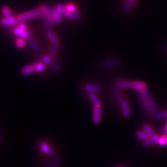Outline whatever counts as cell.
I'll return each mask as SVG.
<instances>
[{
    "mask_svg": "<svg viewBox=\"0 0 167 167\" xmlns=\"http://www.w3.org/2000/svg\"><path fill=\"white\" fill-rule=\"evenodd\" d=\"M89 97L93 104H94V106H101V105H102L101 101L100 100L99 98L97 97V95L95 94V93H89Z\"/></svg>",
    "mask_w": 167,
    "mask_h": 167,
    "instance_id": "ac0fdd59",
    "label": "cell"
},
{
    "mask_svg": "<svg viewBox=\"0 0 167 167\" xmlns=\"http://www.w3.org/2000/svg\"><path fill=\"white\" fill-rule=\"evenodd\" d=\"M153 144H154V142L152 141V139L150 138H149L148 139L145 140V141H144L143 142H142V145H143L144 147H149V146L152 145Z\"/></svg>",
    "mask_w": 167,
    "mask_h": 167,
    "instance_id": "e575fe53",
    "label": "cell"
},
{
    "mask_svg": "<svg viewBox=\"0 0 167 167\" xmlns=\"http://www.w3.org/2000/svg\"><path fill=\"white\" fill-rule=\"evenodd\" d=\"M154 117L157 120H161L167 118V110L162 111H157L154 114Z\"/></svg>",
    "mask_w": 167,
    "mask_h": 167,
    "instance_id": "603a6c76",
    "label": "cell"
},
{
    "mask_svg": "<svg viewBox=\"0 0 167 167\" xmlns=\"http://www.w3.org/2000/svg\"><path fill=\"white\" fill-rule=\"evenodd\" d=\"M16 44L18 48H23L24 47H25V44H26L25 40H24V39L21 38H19L16 40Z\"/></svg>",
    "mask_w": 167,
    "mask_h": 167,
    "instance_id": "1f68e13d",
    "label": "cell"
},
{
    "mask_svg": "<svg viewBox=\"0 0 167 167\" xmlns=\"http://www.w3.org/2000/svg\"><path fill=\"white\" fill-rule=\"evenodd\" d=\"M43 16L44 14L42 9L40 6H39L36 9H33V10L21 13L17 16V18L19 22H23L24 21L31 20V19L42 17Z\"/></svg>",
    "mask_w": 167,
    "mask_h": 167,
    "instance_id": "7a4b0ae2",
    "label": "cell"
},
{
    "mask_svg": "<svg viewBox=\"0 0 167 167\" xmlns=\"http://www.w3.org/2000/svg\"><path fill=\"white\" fill-rule=\"evenodd\" d=\"M34 71L38 72H43L45 70V65L43 63H37L33 65Z\"/></svg>",
    "mask_w": 167,
    "mask_h": 167,
    "instance_id": "44dd1931",
    "label": "cell"
},
{
    "mask_svg": "<svg viewBox=\"0 0 167 167\" xmlns=\"http://www.w3.org/2000/svg\"><path fill=\"white\" fill-rule=\"evenodd\" d=\"M26 31H27V26L24 22H20L17 27L14 29L13 33L14 35L20 37L22 33Z\"/></svg>",
    "mask_w": 167,
    "mask_h": 167,
    "instance_id": "9c48e42d",
    "label": "cell"
},
{
    "mask_svg": "<svg viewBox=\"0 0 167 167\" xmlns=\"http://www.w3.org/2000/svg\"><path fill=\"white\" fill-rule=\"evenodd\" d=\"M46 35L47 37L49 38V40L53 44H56L58 43V38L56 35L50 30H47Z\"/></svg>",
    "mask_w": 167,
    "mask_h": 167,
    "instance_id": "ffe728a7",
    "label": "cell"
},
{
    "mask_svg": "<svg viewBox=\"0 0 167 167\" xmlns=\"http://www.w3.org/2000/svg\"><path fill=\"white\" fill-rule=\"evenodd\" d=\"M40 7L43 12L44 15H45L47 17H48V19H50L51 21L53 14V9H52L47 4H43L40 6Z\"/></svg>",
    "mask_w": 167,
    "mask_h": 167,
    "instance_id": "ba28073f",
    "label": "cell"
},
{
    "mask_svg": "<svg viewBox=\"0 0 167 167\" xmlns=\"http://www.w3.org/2000/svg\"><path fill=\"white\" fill-rule=\"evenodd\" d=\"M138 97L142 109L144 110L145 113L154 116L158 111L159 108L149 90L145 89L139 92Z\"/></svg>",
    "mask_w": 167,
    "mask_h": 167,
    "instance_id": "6da1fadb",
    "label": "cell"
},
{
    "mask_svg": "<svg viewBox=\"0 0 167 167\" xmlns=\"http://www.w3.org/2000/svg\"><path fill=\"white\" fill-rule=\"evenodd\" d=\"M150 139H152V141L154 142V143H158V142L160 139V137L158 136V135H157V134H154L152 136H151L150 137Z\"/></svg>",
    "mask_w": 167,
    "mask_h": 167,
    "instance_id": "8d00e7d4",
    "label": "cell"
},
{
    "mask_svg": "<svg viewBox=\"0 0 167 167\" xmlns=\"http://www.w3.org/2000/svg\"><path fill=\"white\" fill-rule=\"evenodd\" d=\"M51 69L53 72H59L61 70V64L58 61L53 63L51 66Z\"/></svg>",
    "mask_w": 167,
    "mask_h": 167,
    "instance_id": "f1b7e54d",
    "label": "cell"
},
{
    "mask_svg": "<svg viewBox=\"0 0 167 167\" xmlns=\"http://www.w3.org/2000/svg\"><path fill=\"white\" fill-rule=\"evenodd\" d=\"M29 44H30V46L32 48V50L35 52V53H39L40 51V48H39V46L38 45L37 42L35 40L33 37H31L29 38Z\"/></svg>",
    "mask_w": 167,
    "mask_h": 167,
    "instance_id": "2e32d148",
    "label": "cell"
},
{
    "mask_svg": "<svg viewBox=\"0 0 167 167\" xmlns=\"http://www.w3.org/2000/svg\"><path fill=\"white\" fill-rule=\"evenodd\" d=\"M2 141H3V137H2V135H1V133H0V144L1 143Z\"/></svg>",
    "mask_w": 167,
    "mask_h": 167,
    "instance_id": "74e56055",
    "label": "cell"
},
{
    "mask_svg": "<svg viewBox=\"0 0 167 167\" xmlns=\"http://www.w3.org/2000/svg\"><path fill=\"white\" fill-rule=\"evenodd\" d=\"M2 13L4 14V16H5L6 18L11 17L13 16L12 15V13L10 10V9L8 8L7 6H4L2 8Z\"/></svg>",
    "mask_w": 167,
    "mask_h": 167,
    "instance_id": "83f0119b",
    "label": "cell"
},
{
    "mask_svg": "<svg viewBox=\"0 0 167 167\" xmlns=\"http://www.w3.org/2000/svg\"><path fill=\"white\" fill-rule=\"evenodd\" d=\"M1 24H2V25L4 27H5L6 28L10 27L11 26L10 22H9V21L8 20V19L6 18H6H3L2 19V20H1Z\"/></svg>",
    "mask_w": 167,
    "mask_h": 167,
    "instance_id": "836d02e7",
    "label": "cell"
},
{
    "mask_svg": "<svg viewBox=\"0 0 167 167\" xmlns=\"http://www.w3.org/2000/svg\"><path fill=\"white\" fill-rule=\"evenodd\" d=\"M66 6L67 11L69 12H70V13L78 12V9L74 4L71 3H67V4H66Z\"/></svg>",
    "mask_w": 167,
    "mask_h": 167,
    "instance_id": "4316f807",
    "label": "cell"
},
{
    "mask_svg": "<svg viewBox=\"0 0 167 167\" xmlns=\"http://www.w3.org/2000/svg\"><path fill=\"white\" fill-rule=\"evenodd\" d=\"M165 132H166V135H167V125H166V127H165Z\"/></svg>",
    "mask_w": 167,
    "mask_h": 167,
    "instance_id": "f35d334b",
    "label": "cell"
},
{
    "mask_svg": "<svg viewBox=\"0 0 167 167\" xmlns=\"http://www.w3.org/2000/svg\"><path fill=\"white\" fill-rule=\"evenodd\" d=\"M35 71L33 65H27L23 67L21 70V74L23 76H29Z\"/></svg>",
    "mask_w": 167,
    "mask_h": 167,
    "instance_id": "7c38bea8",
    "label": "cell"
},
{
    "mask_svg": "<svg viewBox=\"0 0 167 167\" xmlns=\"http://www.w3.org/2000/svg\"><path fill=\"white\" fill-rule=\"evenodd\" d=\"M42 63L45 64V65H50L52 61V58L50 56H48V55L44 56L42 58Z\"/></svg>",
    "mask_w": 167,
    "mask_h": 167,
    "instance_id": "f546056e",
    "label": "cell"
},
{
    "mask_svg": "<svg viewBox=\"0 0 167 167\" xmlns=\"http://www.w3.org/2000/svg\"><path fill=\"white\" fill-rule=\"evenodd\" d=\"M137 1V0H127V1L125 4V5L123 8V11L125 13L129 14L131 9L133 8L135 3Z\"/></svg>",
    "mask_w": 167,
    "mask_h": 167,
    "instance_id": "9a60e30c",
    "label": "cell"
},
{
    "mask_svg": "<svg viewBox=\"0 0 167 167\" xmlns=\"http://www.w3.org/2000/svg\"><path fill=\"white\" fill-rule=\"evenodd\" d=\"M131 88L141 92L147 89V84L145 82L142 81H132L131 82Z\"/></svg>",
    "mask_w": 167,
    "mask_h": 167,
    "instance_id": "8992f818",
    "label": "cell"
},
{
    "mask_svg": "<svg viewBox=\"0 0 167 167\" xmlns=\"http://www.w3.org/2000/svg\"><path fill=\"white\" fill-rule=\"evenodd\" d=\"M42 19H43V24H44V26H45V28L47 29V30H50V28L52 26V21L50 20V19H48V17H47L45 15H44Z\"/></svg>",
    "mask_w": 167,
    "mask_h": 167,
    "instance_id": "cb8c5ba5",
    "label": "cell"
},
{
    "mask_svg": "<svg viewBox=\"0 0 167 167\" xmlns=\"http://www.w3.org/2000/svg\"><path fill=\"white\" fill-rule=\"evenodd\" d=\"M60 45L58 43L56 44H54V45L53 46L51 50L50 51V56L53 58H55L58 53V51H60Z\"/></svg>",
    "mask_w": 167,
    "mask_h": 167,
    "instance_id": "7402d4cb",
    "label": "cell"
},
{
    "mask_svg": "<svg viewBox=\"0 0 167 167\" xmlns=\"http://www.w3.org/2000/svg\"><path fill=\"white\" fill-rule=\"evenodd\" d=\"M113 92H114V95H115L116 101L118 103H120V104H121V102L123 100V99H122V95H121V89H120L119 87H118L116 86L114 87Z\"/></svg>",
    "mask_w": 167,
    "mask_h": 167,
    "instance_id": "d6986e66",
    "label": "cell"
},
{
    "mask_svg": "<svg viewBox=\"0 0 167 167\" xmlns=\"http://www.w3.org/2000/svg\"><path fill=\"white\" fill-rule=\"evenodd\" d=\"M101 106H94L93 109V122L95 125L99 124L101 121L102 117Z\"/></svg>",
    "mask_w": 167,
    "mask_h": 167,
    "instance_id": "5b68a950",
    "label": "cell"
},
{
    "mask_svg": "<svg viewBox=\"0 0 167 167\" xmlns=\"http://www.w3.org/2000/svg\"><path fill=\"white\" fill-rule=\"evenodd\" d=\"M157 144L160 146H165L167 145V135L160 137V139Z\"/></svg>",
    "mask_w": 167,
    "mask_h": 167,
    "instance_id": "4dcf8cb0",
    "label": "cell"
},
{
    "mask_svg": "<svg viewBox=\"0 0 167 167\" xmlns=\"http://www.w3.org/2000/svg\"><path fill=\"white\" fill-rule=\"evenodd\" d=\"M53 10L56 13L60 14L61 15L64 16V14H65V13L67 11V9L65 4H58L54 7Z\"/></svg>",
    "mask_w": 167,
    "mask_h": 167,
    "instance_id": "5bb4252c",
    "label": "cell"
},
{
    "mask_svg": "<svg viewBox=\"0 0 167 167\" xmlns=\"http://www.w3.org/2000/svg\"><path fill=\"white\" fill-rule=\"evenodd\" d=\"M64 16L68 19H72V20H75V21H81L82 19L81 14L79 12L70 13L67 11L65 13V14H64Z\"/></svg>",
    "mask_w": 167,
    "mask_h": 167,
    "instance_id": "30bf717a",
    "label": "cell"
},
{
    "mask_svg": "<svg viewBox=\"0 0 167 167\" xmlns=\"http://www.w3.org/2000/svg\"><path fill=\"white\" fill-rule=\"evenodd\" d=\"M116 86L119 87L120 89H129V88H131V82L127 81L120 80V81H116Z\"/></svg>",
    "mask_w": 167,
    "mask_h": 167,
    "instance_id": "e0dca14e",
    "label": "cell"
},
{
    "mask_svg": "<svg viewBox=\"0 0 167 167\" xmlns=\"http://www.w3.org/2000/svg\"><path fill=\"white\" fill-rule=\"evenodd\" d=\"M61 160L59 157H55L49 161L44 167H57L61 164Z\"/></svg>",
    "mask_w": 167,
    "mask_h": 167,
    "instance_id": "4fadbf2b",
    "label": "cell"
},
{
    "mask_svg": "<svg viewBox=\"0 0 167 167\" xmlns=\"http://www.w3.org/2000/svg\"><path fill=\"white\" fill-rule=\"evenodd\" d=\"M120 65V61L118 60L115 58L110 59V60H105L102 63V67L106 70H109L116 67Z\"/></svg>",
    "mask_w": 167,
    "mask_h": 167,
    "instance_id": "3957f363",
    "label": "cell"
},
{
    "mask_svg": "<svg viewBox=\"0 0 167 167\" xmlns=\"http://www.w3.org/2000/svg\"><path fill=\"white\" fill-rule=\"evenodd\" d=\"M39 147H40L41 150L45 154L51 156L55 155V150H54L51 147H50V145H49L45 141L40 142V144H39Z\"/></svg>",
    "mask_w": 167,
    "mask_h": 167,
    "instance_id": "277c9868",
    "label": "cell"
},
{
    "mask_svg": "<svg viewBox=\"0 0 167 167\" xmlns=\"http://www.w3.org/2000/svg\"><path fill=\"white\" fill-rule=\"evenodd\" d=\"M8 20H9V22H10L11 26L16 25V24H17V23L19 22V19H18V18H17V16H16V17L12 16V17H9V18H8Z\"/></svg>",
    "mask_w": 167,
    "mask_h": 167,
    "instance_id": "d6a6232c",
    "label": "cell"
},
{
    "mask_svg": "<svg viewBox=\"0 0 167 167\" xmlns=\"http://www.w3.org/2000/svg\"><path fill=\"white\" fill-rule=\"evenodd\" d=\"M136 136L138 137V138L144 140V141L150 138V136L147 134L145 131H137L136 132Z\"/></svg>",
    "mask_w": 167,
    "mask_h": 167,
    "instance_id": "d4e9b609",
    "label": "cell"
},
{
    "mask_svg": "<svg viewBox=\"0 0 167 167\" xmlns=\"http://www.w3.org/2000/svg\"><path fill=\"white\" fill-rule=\"evenodd\" d=\"M122 115L125 118H129L131 116V109L129 102L126 100H123L121 102Z\"/></svg>",
    "mask_w": 167,
    "mask_h": 167,
    "instance_id": "52a82bcc",
    "label": "cell"
},
{
    "mask_svg": "<svg viewBox=\"0 0 167 167\" xmlns=\"http://www.w3.org/2000/svg\"><path fill=\"white\" fill-rule=\"evenodd\" d=\"M118 167H120V166H118Z\"/></svg>",
    "mask_w": 167,
    "mask_h": 167,
    "instance_id": "ab89813d",
    "label": "cell"
},
{
    "mask_svg": "<svg viewBox=\"0 0 167 167\" xmlns=\"http://www.w3.org/2000/svg\"><path fill=\"white\" fill-rule=\"evenodd\" d=\"M30 37H31L30 33H29V32H27V31H26L25 32H24L22 33V35L20 36V38L24 39V40H27V39L29 38Z\"/></svg>",
    "mask_w": 167,
    "mask_h": 167,
    "instance_id": "d590c367",
    "label": "cell"
},
{
    "mask_svg": "<svg viewBox=\"0 0 167 167\" xmlns=\"http://www.w3.org/2000/svg\"><path fill=\"white\" fill-rule=\"evenodd\" d=\"M84 89L88 93H95L96 94L97 92H99L100 90V87L94 84H87L84 86Z\"/></svg>",
    "mask_w": 167,
    "mask_h": 167,
    "instance_id": "8fae6325",
    "label": "cell"
},
{
    "mask_svg": "<svg viewBox=\"0 0 167 167\" xmlns=\"http://www.w3.org/2000/svg\"><path fill=\"white\" fill-rule=\"evenodd\" d=\"M143 129H144V131H145L150 137L155 134V132L154 129H152V127L149 125H145L143 126Z\"/></svg>",
    "mask_w": 167,
    "mask_h": 167,
    "instance_id": "484cf974",
    "label": "cell"
}]
</instances>
